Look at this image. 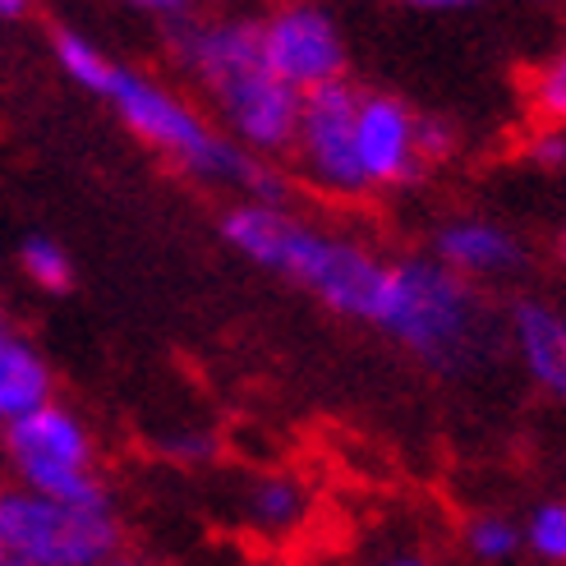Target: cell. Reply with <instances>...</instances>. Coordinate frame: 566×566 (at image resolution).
I'll use <instances>...</instances> for the list:
<instances>
[{"mask_svg":"<svg viewBox=\"0 0 566 566\" xmlns=\"http://www.w3.org/2000/svg\"><path fill=\"white\" fill-rule=\"evenodd\" d=\"M221 240L253 268L308 291L332 314L374 323L378 295L387 286V259H378L369 244L327 235L291 208L244 203V198L221 212Z\"/></svg>","mask_w":566,"mask_h":566,"instance_id":"6da1fadb","label":"cell"},{"mask_svg":"<svg viewBox=\"0 0 566 566\" xmlns=\"http://www.w3.org/2000/svg\"><path fill=\"white\" fill-rule=\"evenodd\" d=\"M433 374H465L489 350V308L474 281L442 268L433 253L387 263L374 323Z\"/></svg>","mask_w":566,"mask_h":566,"instance_id":"7a4b0ae2","label":"cell"},{"mask_svg":"<svg viewBox=\"0 0 566 566\" xmlns=\"http://www.w3.org/2000/svg\"><path fill=\"white\" fill-rule=\"evenodd\" d=\"M106 102L134 138H144L153 153H161L171 166H180L185 176L244 193L259 157H249L240 144H231L203 111L193 102H185L180 93H171L166 83L120 65L116 78H111V88H106Z\"/></svg>","mask_w":566,"mask_h":566,"instance_id":"3957f363","label":"cell"},{"mask_svg":"<svg viewBox=\"0 0 566 566\" xmlns=\"http://www.w3.org/2000/svg\"><path fill=\"white\" fill-rule=\"evenodd\" d=\"M0 548L33 566H102L125 553L116 502L74 506L28 489H0Z\"/></svg>","mask_w":566,"mask_h":566,"instance_id":"277c9868","label":"cell"},{"mask_svg":"<svg viewBox=\"0 0 566 566\" xmlns=\"http://www.w3.org/2000/svg\"><path fill=\"white\" fill-rule=\"evenodd\" d=\"M6 461L14 484L74 506H106L111 489L97 474V442L70 406L51 401L33 415L6 423Z\"/></svg>","mask_w":566,"mask_h":566,"instance_id":"5b68a950","label":"cell"},{"mask_svg":"<svg viewBox=\"0 0 566 566\" xmlns=\"http://www.w3.org/2000/svg\"><path fill=\"white\" fill-rule=\"evenodd\" d=\"M355 111H359V88L346 78L304 93L300 129L291 144L295 176L323 198H342V203L369 198V180H364L355 148Z\"/></svg>","mask_w":566,"mask_h":566,"instance_id":"8992f818","label":"cell"},{"mask_svg":"<svg viewBox=\"0 0 566 566\" xmlns=\"http://www.w3.org/2000/svg\"><path fill=\"white\" fill-rule=\"evenodd\" d=\"M259 23H263V65L281 83H291L295 93H314L346 78L350 46L323 0H281Z\"/></svg>","mask_w":566,"mask_h":566,"instance_id":"52a82bcc","label":"cell"},{"mask_svg":"<svg viewBox=\"0 0 566 566\" xmlns=\"http://www.w3.org/2000/svg\"><path fill=\"white\" fill-rule=\"evenodd\" d=\"M208 102H212L217 129L231 138V144H240L249 157H263V161L291 157L304 93H295L291 83H281L268 65L221 83L217 93H208Z\"/></svg>","mask_w":566,"mask_h":566,"instance_id":"ba28073f","label":"cell"},{"mask_svg":"<svg viewBox=\"0 0 566 566\" xmlns=\"http://www.w3.org/2000/svg\"><path fill=\"white\" fill-rule=\"evenodd\" d=\"M166 46L176 70L198 83L203 97L249 70H263V23L249 14H189L166 23Z\"/></svg>","mask_w":566,"mask_h":566,"instance_id":"9c48e42d","label":"cell"},{"mask_svg":"<svg viewBox=\"0 0 566 566\" xmlns=\"http://www.w3.org/2000/svg\"><path fill=\"white\" fill-rule=\"evenodd\" d=\"M355 148L364 180L374 189H401L423 180V157H419V111L406 106L396 93H359L355 111Z\"/></svg>","mask_w":566,"mask_h":566,"instance_id":"30bf717a","label":"cell"},{"mask_svg":"<svg viewBox=\"0 0 566 566\" xmlns=\"http://www.w3.org/2000/svg\"><path fill=\"white\" fill-rule=\"evenodd\" d=\"M433 259L451 268L457 276L484 286V281H506L525 268V244L512 226H502L493 217H447L433 231Z\"/></svg>","mask_w":566,"mask_h":566,"instance_id":"8fae6325","label":"cell"},{"mask_svg":"<svg viewBox=\"0 0 566 566\" xmlns=\"http://www.w3.org/2000/svg\"><path fill=\"white\" fill-rule=\"evenodd\" d=\"M506 332L530 382L566 410V314L548 300L525 295L506 308Z\"/></svg>","mask_w":566,"mask_h":566,"instance_id":"7c38bea8","label":"cell"},{"mask_svg":"<svg viewBox=\"0 0 566 566\" xmlns=\"http://www.w3.org/2000/svg\"><path fill=\"white\" fill-rule=\"evenodd\" d=\"M55 401V378L42 350L19 332H0V423H14Z\"/></svg>","mask_w":566,"mask_h":566,"instance_id":"4fadbf2b","label":"cell"},{"mask_svg":"<svg viewBox=\"0 0 566 566\" xmlns=\"http://www.w3.org/2000/svg\"><path fill=\"white\" fill-rule=\"evenodd\" d=\"M314 512V493L300 474H286V470H268L259 479H249L244 489V521L259 530V534H291L304 525V516Z\"/></svg>","mask_w":566,"mask_h":566,"instance_id":"5bb4252c","label":"cell"},{"mask_svg":"<svg viewBox=\"0 0 566 566\" xmlns=\"http://www.w3.org/2000/svg\"><path fill=\"white\" fill-rule=\"evenodd\" d=\"M51 51H55V65L65 70L70 83H78L83 93H93V97H106L111 88V78H116V61L93 42V38H83L74 33V28H55V38H51Z\"/></svg>","mask_w":566,"mask_h":566,"instance_id":"9a60e30c","label":"cell"},{"mask_svg":"<svg viewBox=\"0 0 566 566\" xmlns=\"http://www.w3.org/2000/svg\"><path fill=\"white\" fill-rule=\"evenodd\" d=\"M465 548H470L474 562H484V566H512L525 553V530H521L516 516H506V512H479L465 525Z\"/></svg>","mask_w":566,"mask_h":566,"instance_id":"2e32d148","label":"cell"},{"mask_svg":"<svg viewBox=\"0 0 566 566\" xmlns=\"http://www.w3.org/2000/svg\"><path fill=\"white\" fill-rule=\"evenodd\" d=\"M525 553L539 566H566V497H544L521 521Z\"/></svg>","mask_w":566,"mask_h":566,"instance_id":"e0dca14e","label":"cell"},{"mask_svg":"<svg viewBox=\"0 0 566 566\" xmlns=\"http://www.w3.org/2000/svg\"><path fill=\"white\" fill-rule=\"evenodd\" d=\"M19 268L28 272V281H33V286H42V291H51V295H61V291L74 286V263H70V253L55 244L51 235H28V240L19 244Z\"/></svg>","mask_w":566,"mask_h":566,"instance_id":"ac0fdd59","label":"cell"},{"mask_svg":"<svg viewBox=\"0 0 566 566\" xmlns=\"http://www.w3.org/2000/svg\"><path fill=\"white\" fill-rule=\"evenodd\" d=\"M530 111L539 125H566V46L553 51L530 78Z\"/></svg>","mask_w":566,"mask_h":566,"instance_id":"d6986e66","label":"cell"},{"mask_svg":"<svg viewBox=\"0 0 566 566\" xmlns=\"http://www.w3.org/2000/svg\"><path fill=\"white\" fill-rule=\"evenodd\" d=\"M461 153V129L442 120V116H419V157H423V171H438L451 157Z\"/></svg>","mask_w":566,"mask_h":566,"instance_id":"ffe728a7","label":"cell"},{"mask_svg":"<svg viewBox=\"0 0 566 566\" xmlns=\"http://www.w3.org/2000/svg\"><path fill=\"white\" fill-rule=\"evenodd\" d=\"M157 447H161V457H166V461H176V465H212V461H217V451H221L217 433H208V429L166 433Z\"/></svg>","mask_w":566,"mask_h":566,"instance_id":"44dd1931","label":"cell"},{"mask_svg":"<svg viewBox=\"0 0 566 566\" xmlns=\"http://www.w3.org/2000/svg\"><path fill=\"white\" fill-rule=\"evenodd\" d=\"M525 161L534 166V171H566V125H539L530 134V144H525Z\"/></svg>","mask_w":566,"mask_h":566,"instance_id":"7402d4cb","label":"cell"},{"mask_svg":"<svg viewBox=\"0 0 566 566\" xmlns=\"http://www.w3.org/2000/svg\"><path fill=\"white\" fill-rule=\"evenodd\" d=\"M120 6L148 14V19H161V23H180L198 10V0H120Z\"/></svg>","mask_w":566,"mask_h":566,"instance_id":"603a6c76","label":"cell"},{"mask_svg":"<svg viewBox=\"0 0 566 566\" xmlns=\"http://www.w3.org/2000/svg\"><path fill=\"white\" fill-rule=\"evenodd\" d=\"M406 10H419V14H461V10H474L479 0H396Z\"/></svg>","mask_w":566,"mask_h":566,"instance_id":"cb8c5ba5","label":"cell"},{"mask_svg":"<svg viewBox=\"0 0 566 566\" xmlns=\"http://www.w3.org/2000/svg\"><path fill=\"white\" fill-rule=\"evenodd\" d=\"M382 566H429V557H419V553H396V557H387Z\"/></svg>","mask_w":566,"mask_h":566,"instance_id":"d4e9b609","label":"cell"},{"mask_svg":"<svg viewBox=\"0 0 566 566\" xmlns=\"http://www.w3.org/2000/svg\"><path fill=\"white\" fill-rule=\"evenodd\" d=\"M28 10V0H0V19H19Z\"/></svg>","mask_w":566,"mask_h":566,"instance_id":"484cf974","label":"cell"},{"mask_svg":"<svg viewBox=\"0 0 566 566\" xmlns=\"http://www.w3.org/2000/svg\"><path fill=\"white\" fill-rule=\"evenodd\" d=\"M102 566H153V562H144V557H129V553H120V557H111V562H102Z\"/></svg>","mask_w":566,"mask_h":566,"instance_id":"4316f807","label":"cell"},{"mask_svg":"<svg viewBox=\"0 0 566 566\" xmlns=\"http://www.w3.org/2000/svg\"><path fill=\"white\" fill-rule=\"evenodd\" d=\"M0 566H33V562H23V557H14V553H0Z\"/></svg>","mask_w":566,"mask_h":566,"instance_id":"83f0119b","label":"cell"},{"mask_svg":"<svg viewBox=\"0 0 566 566\" xmlns=\"http://www.w3.org/2000/svg\"><path fill=\"white\" fill-rule=\"evenodd\" d=\"M557 259L566 263V226H562V231H557Z\"/></svg>","mask_w":566,"mask_h":566,"instance_id":"f1b7e54d","label":"cell"},{"mask_svg":"<svg viewBox=\"0 0 566 566\" xmlns=\"http://www.w3.org/2000/svg\"><path fill=\"white\" fill-rule=\"evenodd\" d=\"M0 457H6V423H0Z\"/></svg>","mask_w":566,"mask_h":566,"instance_id":"f546056e","label":"cell"},{"mask_svg":"<svg viewBox=\"0 0 566 566\" xmlns=\"http://www.w3.org/2000/svg\"><path fill=\"white\" fill-rule=\"evenodd\" d=\"M0 332H6V323H0Z\"/></svg>","mask_w":566,"mask_h":566,"instance_id":"4dcf8cb0","label":"cell"},{"mask_svg":"<svg viewBox=\"0 0 566 566\" xmlns=\"http://www.w3.org/2000/svg\"><path fill=\"white\" fill-rule=\"evenodd\" d=\"M0 553H6V548H0Z\"/></svg>","mask_w":566,"mask_h":566,"instance_id":"1f68e13d","label":"cell"}]
</instances>
